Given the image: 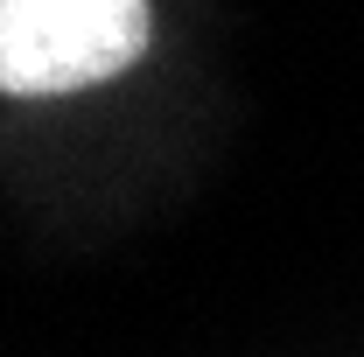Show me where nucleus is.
<instances>
[{
	"mask_svg": "<svg viewBox=\"0 0 364 357\" xmlns=\"http://www.w3.org/2000/svg\"><path fill=\"white\" fill-rule=\"evenodd\" d=\"M147 49V0H0V91L56 98L119 78Z\"/></svg>",
	"mask_w": 364,
	"mask_h": 357,
	"instance_id": "obj_1",
	"label": "nucleus"
}]
</instances>
